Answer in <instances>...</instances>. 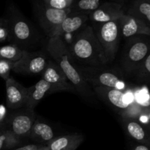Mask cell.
Returning <instances> with one entry per match:
<instances>
[{"instance_id": "obj_27", "label": "cell", "mask_w": 150, "mask_h": 150, "mask_svg": "<svg viewBox=\"0 0 150 150\" xmlns=\"http://www.w3.org/2000/svg\"><path fill=\"white\" fill-rule=\"evenodd\" d=\"M7 115V109L4 105H0V127L3 125Z\"/></svg>"}, {"instance_id": "obj_5", "label": "cell", "mask_w": 150, "mask_h": 150, "mask_svg": "<svg viewBox=\"0 0 150 150\" xmlns=\"http://www.w3.org/2000/svg\"><path fill=\"white\" fill-rule=\"evenodd\" d=\"M135 36L127 42L122 56V69L125 73H133L149 54V40L144 37Z\"/></svg>"}, {"instance_id": "obj_14", "label": "cell", "mask_w": 150, "mask_h": 150, "mask_svg": "<svg viewBox=\"0 0 150 150\" xmlns=\"http://www.w3.org/2000/svg\"><path fill=\"white\" fill-rule=\"evenodd\" d=\"M84 140V136L79 133L55 137L47 147L48 150H76Z\"/></svg>"}, {"instance_id": "obj_1", "label": "cell", "mask_w": 150, "mask_h": 150, "mask_svg": "<svg viewBox=\"0 0 150 150\" xmlns=\"http://www.w3.org/2000/svg\"><path fill=\"white\" fill-rule=\"evenodd\" d=\"M68 51L70 57L83 66L100 67L108 64L93 28L89 26L78 32Z\"/></svg>"}, {"instance_id": "obj_21", "label": "cell", "mask_w": 150, "mask_h": 150, "mask_svg": "<svg viewBox=\"0 0 150 150\" xmlns=\"http://www.w3.org/2000/svg\"><path fill=\"white\" fill-rule=\"evenodd\" d=\"M21 140L11 133L4 130L0 133V150L10 149L19 144Z\"/></svg>"}, {"instance_id": "obj_10", "label": "cell", "mask_w": 150, "mask_h": 150, "mask_svg": "<svg viewBox=\"0 0 150 150\" xmlns=\"http://www.w3.org/2000/svg\"><path fill=\"white\" fill-rule=\"evenodd\" d=\"M121 36L130 38L138 35H150V26L141 19L131 16H122L118 19Z\"/></svg>"}, {"instance_id": "obj_11", "label": "cell", "mask_w": 150, "mask_h": 150, "mask_svg": "<svg viewBox=\"0 0 150 150\" xmlns=\"http://www.w3.org/2000/svg\"><path fill=\"white\" fill-rule=\"evenodd\" d=\"M27 90L26 87L9 77L6 80V104L9 108L18 109L25 106Z\"/></svg>"}, {"instance_id": "obj_22", "label": "cell", "mask_w": 150, "mask_h": 150, "mask_svg": "<svg viewBox=\"0 0 150 150\" xmlns=\"http://www.w3.org/2000/svg\"><path fill=\"white\" fill-rule=\"evenodd\" d=\"M133 74L141 81H149L150 79V54L146 56Z\"/></svg>"}, {"instance_id": "obj_23", "label": "cell", "mask_w": 150, "mask_h": 150, "mask_svg": "<svg viewBox=\"0 0 150 150\" xmlns=\"http://www.w3.org/2000/svg\"><path fill=\"white\" fill-rule=\"evenodd\" d=\"M100 0H80L78 7L81 11H95L99 7Z\"/></svg>"}, {"instance_id": "obj_29", "label": "cell", "mask_w": 150, "mask_h": 150, "mask_svg": "<svg viewBox=\"0 0 150 150\" xmlns=\"http://www.w3.org/2000/svg\"><path fill=\"white\" fill-rule=\"evenodd\" d=\"M130 150H149V146L146 145L142 144H136L132 146Z\"/></svg>"}, {"instance_id": "obj_3", "label": "cell", "mask_w": 150, "mask_h": 150, "mask_svg": "<svg viewBox=\"0 0 150 150\" xmlns=\"http://www.w3.org/2000/svg\"><path fill=\"white\" fill-rule=\"evenodd\" d=\"M83 80L92 86L114 88L122 92L126 90L127 84L120 70L100 67L81 66L77 69Z\"/></svg>"}, {"instance_id": "obj_12", "label": "cell", "mask_w": 150, "mask_h": 150, "mask_svg": "<svg viewBox=\"0 0 150 150\" xmlns=\"http://www.w3.org/2000/svg\"><path fill=\"white\" fill-rule=\"evenodd\" d=\"M26 90L27 95L24 107L32 110H34L38 103L45 97L47 93H52L55 92L51 85L42 79L33 86L26 88Z\"/></svg>"}, {"instance_id": "obj_20", "label": "cell", "mask_w": 150, "mask_h": 150, "mask_svg": "<svg viewBox=\"0 0 150 150\" xmlns=\"http://www.w3.org/2000/svg\"><path fill=\"white\" fill-rule=\"evenodd\" d=\"M24 50L16 45H7L0 47V59L16 62L22 57Z\"/></svg>"}, {"instance_id": "obj_25", "label": "cell", "mask_w": 150, "mask_h": 150, "mask_svg": "<svg viewBox=\"0 0 150 150\" xmlns=\"http://www.w3.org/2000/svg\"><path fill=\"white\" fill-rule=\"evenodd\" d=\"M48 3L51 7L58 10H65L67 7V0H50Z\"/></svg>"}, {"instance_id": "obj_9", "label": "cell", "mask_w": 150, "mask_h": 150, "mask_svg": "<svg viewBox=\"0 0 150 150\" xmlns=\"http://www.w3.org/2000/svg\"><path fill=\"white\" fill-rule=\"evenodd\" d=\"M42 79L48 82L54 91H71L75 89L69 82L59 66L53 59H48L47 64L41 73Z\"/></svg>"}, {"instance_id": "obj_18", "label": "cell", "mask_w": 150, "mask_h": 150, "mask_svg": "<svg viewBox=\"0 0 150 150\" xmlns=\"http://www.w3.org/2000/svg\"><path fill=\"white\" fill-rule=\"evenodd\" d=\"M122 16V12L118 7H103L99 8L92 12L90 16L91 20L98 23H107L110 21H115Z\"/></svg>"}, {"instance_id": "obj_7", "label": "cell", "mask_w": 150, "mask_h": 150, "mask_svg": "<svg viewBox=\"0 0 150 150\" xmlns=\"http://www.w3.org/2000/svg\"><path fill=\"white\" fill-rule=\"evenodd\" d=\"M48 59L42 51H23L21 58L14 62L13 70L23 75L41 74L47 64Z\"/></svg>"}, {"instance_id": "obj_15", "label": "cell", "mask_w": 150, "mask_h": 150, "mask_svg": "<svg viewBox=\"0 0 150 150\" xmlns=\"http://www.w3.org/2000/svg\"><path fill=\"white\" fill-rule=\"evenodd\" d=\"M87 17L83 14H75L73 16L67 15L62 23L56 29L52 37H60L66 34H71L79 30L86 23Z\"/></svg>"}, {"instance_id": "obj_16", "label": "cell", "mask_w": 150, "mask_h": 150, "mask_svg": "<svg viewBox=\"0 0 150 150\" xmlns=\"http://www.w3.org/2000/svg\"><path fill=\"white\" fill-rule=\"evenodd\" d=\"M67 15L68 13L66 10H58L50 7L45 10L42 25L45 33L49 36V38H51L54 31L62 23Z\"/></svg>"}, {"instance_id": "obj_4", "label": "cell", "mask_w": 150, "mask_h": 150, "mask_svg": "<svg viewBox=\"0 0 150 150\" xmlns=\"http://www.w3.org/2000/svg\"><path fill=\"white\" fill-rule=\"evenodd\" d=\"M101 45L108 63L116 58L121 40V32L118 21L99 23L93 29Z\"/></svg>"}, {"instance_id": "obj_24", "label": "cell", "mask_w": 150, "mask_h": 150, "mask_svg": "<svg viewBox=\"0 0 150 150\" xmlns=\"http://www.w3.org/2000/svg\"><path fill=\"white\" fill-rule=\"evenodd\" d=\"M14 62L8 60L0 59V77L7 80L10 77V73L13 70Z\"/></svg>"}, {"instance_id": "obj_30", "label": "cell", "mask_w": 150, "mask_h": 150, "mask_svg": "<svg viewBox=\"0 0 150 150\" xmlns=\"http://www.w3.org/2000/svg\"><path fill=\"white\" fill-rule=\"evenodd\" d=\"M36 150H48L47 146H45V145H41L38 149H37Z\"/></svg>"}, {"instance_id": "obj_17", "label": "cell", "mask_w": 150, "mask_h": 150, "mask_svg": "<svg viewBox=\"0 0 150 150\" xmlns=\"http://www.w3.org/2000/svg\"><path fill=\"white\" fill-rule=\"evenodd\" d=\"M29 137L38 144L47 146L55 138L52 127L47 123L38 121L34 123Z\"/></svg>"}, {"instance_id": "obj_26", "label": "cell", "mask_w": 150, "mask_h": 150, "mask_svg": "<svg viewBox=\"0 0 150 150\" xmlns=\"http://www.w3.org/2000/svg\"><path fill=\"white\" fill-rule=\"evenodd\" d=\"M10 31L6 26H0V42H4L8 38Z\"/></svg>"}, {"instance_id": "obj_2", "label": "cell", "mask_w": 150, "mask_h": 150, "mask_svg": "<svg viewBox=\"0 0 150 150\" xmlns=\"http://www.w3.org/2000/svg\"><path fill=\"white\" fill-rule=\"evenodd\" d=\"M47 51L52 59L59 66L75 90L84 97L92 96L89 84L83 80L79 70L70 62L71 57L69 54L68 48L62 38L60 37L50 38L47 45Z\"/></svg>"}, {"instance_id": "obj_8", "label": "cell", "mask_w": 150, "mask_h": 150, "mask_svg": "<svg viewBox=\"0 0 150 150\" xmlns=\"http://www.w3.org/2000/svg\"><path fill=\"white\" fill-rule=\"evenodd\" d=\"M37 120V115L33 110L25 108L24 110L13 114L9 118L7 124V130L13 136L21 140V138L29 137L34 123Z\"/></svg>"}, {"instance_id": "obj_28", "label": "cell", "mask_w": 150, "mask_h": 150, "mask_svg": "<svg viewBox=\"0 0 150 150\" xmlns=\"http://www.w3.org/2000/svg\"><path fill=\"white\" fill-rule=\"evenodd\" d=\"M40 146V144H27L25 145V146H21V147L17 148V149L14 150H36Z\"/></svg>"}, {"instance_id": "obj_19", "label": "cell", "mask_w": 150, "mask_h": 150, "mask_svg": "<svg viewBox=\"0 0 150 150\" xmlns=\"http://www.w3.org/2000/svg\"><path fill=\"white\" fill-rule=\"evenodd\" d=\"M13 35V38L18 42L27 41L32 37V32L27 23L23 21H18L13 23L12 32L10 35Z\"/></svg>"}, {"instance_id": "obj_13", "label": "cell", "mask_w": 150, "mask_h": 150, "mask_svg": "<svg viewBox=\"0 0 150 150\" xmlns=\"http://www.w3.org/2000/svg\"><path fill=\"white\" fill-rule=\"evenodd\" d=\"M122 125L126 133L133 140L139 144L149 146L150 139L148 131L143 125L137 120L130 117H123Z\"/></svg>"}, {"instance_id": "obj_6", "label": "cell", "mask_w": 150, "mask_h": 150, "mask_svg": "<svg viewBox=\"0 0 150 150\" xmlns=\"http://www.w3.org/2000/svg\"><path fill=\"white\" fill-rule=\"evenodd\" d=\"M98 97L107 105L114 108L123 117H129L132 114L133 103L128 100L125 92L114 88L92 86Z\"/></svg>"}, {"instance_id": "obj_31", "label": "cell", "mask_w": 150, "mask_h": 150, "mask_svg": "<svg viewBox=\"0 0 150 150\" xmlns=\"http://www.w3.org/2000/svg\"><path fill=\"white\" fill-rule=\"evenodd\" d=\"M7 25V23L4 20H2V19H0V26H6Z\"/></svg>"}]
</instances>
